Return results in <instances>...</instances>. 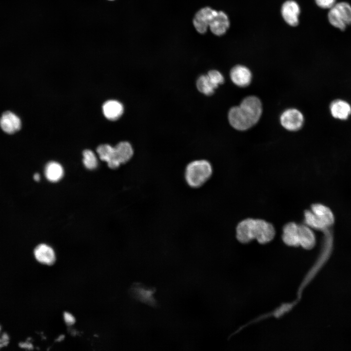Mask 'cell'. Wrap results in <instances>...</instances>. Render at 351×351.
Masks as SVG:
<instances>
[{
  "instance_id": "obj_1",
  "label": "cell",
  "mask_w": 351,
  "mask_h": 351,
  "mask_svg": "<svg viewBox=\"0 0 351 351\" xmlns=\"http://www.w3.org/2000/svg\"><path fill=\"white\" fill-rule=\"evenodd\" d=\"M261 114L262 105L260 99L252 96L243 99L239 105L231 108L228 117L233 128L244 131L256 124Z\"/></svg>"
},
{
  "instance_id": "obj_2",
  "label": "cell",
  "mask_w": 351,
  "mask_h": 351,
  "mask_svg": "<svg viewBox=\"0 0 351 351\" xmlns=\"http://www.w3.org/2000/svg\"><path fill=\"white\" fill-rule=\"evenodd\" d=\"M275 234L273 225L260 219H245L238 223L236 229V238L243 243L256 239L259 243L265 244L274 238Z\"/></svg>"
},
{
  "instance_id": "obj_3",
  "label": "cell",
  "mask_w": 351,
  "mask_h": 351,
  "mask_svg": "<svg viewBox=\"0 0 351 351\" xmlns=\"http://www.w3.org/2000/svg\"><path fill=\"white\" fill-rule=\"evenodd\" d=\"M213 167L205 159L193 160L188 164L185 169L184 178L187 184L193 188L203 185L211 177Z\"/></svg>"
},
{
  "instance_id": "obj_4",
  "label": "cell",
  "mask_w": 351,
  "mask_h": 351,
  "mask_svg": "<svg viewBox=\"0 0 351 351\" xmlns=\"http://www.w3.org/2000/svg\"><path fill=\"white\" fill-rule=\"evenodd\" d=\"M330 24L341 31L351 25V5L347 2L335 3L328 14Z\"/></svg>"
},
{
  "instance_id": "obj_5",
  "label": "cell",
  "mask_w": 351,
  "mask_h": 351,
  "mask_svg": "<svg viewBox=\"0 0 351 351\" xmlns=\"http://www.w3.org/2000/svg\"><path fill=\"white\" fill-rule=\"evenodd\" d=\"M156 291L154 287H149L140 283H135L129 292L136 300L153 308L158 307V303L154 296Z\"/></svg>"
},
{
  "instance_id": "obj_6",
  "label": "cell",
  "mask_w": 351,
  "mask_h": 351,
  "mask_svg": "<svg viewBox=\"0 0 351 351\" xmlns=\"http://www.w3.org/2000/svg\"><path fill=\"white\" fill-rule=\"evenodd\" d=\"M280 120L282 126L291 131L300 129L303 125L304 116L296 109L291 108L285 110L281 114Z\"/></svg>"
},
{
  "instance_id": "obj_7",
  "label": "cell",
  "mask_w": 351,
  "mask_h": 351,
  "mask_svg": "<svg viewBox=\"0 0 351 351\" xmlns=\"http://www.w3.org/2000/svg\"><path fill=\"white\" fill-rule=\"evenodd\" d=\"M217 11L206 7L200 9L193 19V25L196 30L200 34L205 33L209 24Z\"/></svg>"
},
{
  "instance_id": "obj_8",
  "label": "cell",
  "mask_w": 351,
  "mask_h": 351,
  "mask_svg": "<svg viewBox=\"0 0 351 351\" xmlns=\"http://www.w3.org/2000/svg\"><path fill=\"white\" fill-rule=\"evenodd\" d=\"M329 110L332 117L340 120H346L351 116V104L341 98L332 101L329 105Z\"/></svg>"
},
{
  "instance_id": "obj_9",
  "label": "cell",
  "mask_w": 351,
  "mask_h": 351,
  "mask_svg": "<svg viewBox=\"0 0 351 351\" xmlns=\"http://www.w3.org/2000/svg\"><path fill=\"white\" fill-rule=\"evenodd\" d=\"M21 126L20 118L12 112H5L0 117V127L7 134L16 133L20 130Z\"/></svg>"
},
{
  "instance_id": "obj_10",
  "label": "cell",
  "mask_w": 351,
  "mask_h": 351,
  "mask_svg": "<svg viewBox=\"0 0 351 351\" xmlns=\"http://www.w3.org/2000/svg\"><path fill=\"white\" fill-rule=\"evenodd\" d=\"M230 78L234 84L243 87L247 86L250 84L252 75L251 71L247 67L237 65L231 69Z\"/></svg>"
},
{
  "instance_id": "obj_11",
  "label": "cell",
  "mask_w": 351,
  "mask_h": 351,
  "mask_svg": "<svg viewBox=\"0 0 351 351\" xmlns=\"http://www.w3.org/2000/svg\"><path fill=\"white\" fill-rule=\"evenodd\" d=\"M300 11L298 4L292 0L285 2L281 8V14L284 20L292 26L298 25Z\"/></svg>"
},
{
  "instance_id": "obj_12",
  "label": "cell",
  "mask_w": 351,
  "mask_h": 351,
  "mask_svg": "<svg viewBox=\"0 0 351 351\" xmlns=\"http://www.w3.org/2000/svg\"><path fill=\"white\" fill-rule=\"evenodd\" d=\"M229 26L230 21L227 15L222 11H216L209 27L214 34L221 36L226 33Z\"/></svg>"
},
{
  "instance_id": "obj_13",
  "label": "cell",
  "mask_w": 351,
  "mask_h": 351,
  "mask_svg": "<svg viewBox=\"0 0 351 351\" xmlns=\"http://www.w3.org/2000/svg\"><path fill=\"white\" fill-rule=\"evenodd\" d=\"M36 259L40 263L51 265L56 260L55 254L53 249L46 244H40L34 250Z\"/></svg>"
},
{
  "instance_id": "obj_14",
  "label": "cell",
  "mask_w": 351,
  "mask_h": 351,
  "mask_svg": "<svg viewBox=\"0 0 351 351\" xmlns=\"http://www.w3.org/2000/svg\"><path fill=\"white\" fill-rule=\"evenodd\" d=\"M298 237L299 246L306 250L313 248L316 243L314 234L307 225H298Z\"/></svg>"
},
{
  "instance_id": "obj_15",
  "label": "cell",
  "mask_w": 351,
  "mask_h": 351,
  "mask_svg": "<svg viewBox=\"0 0 351 351\" xmlns=\"http://www.w3.org/2000/svg\"><path fill=\"white\" fill-rule=\"evenodd\" d=\"M312 212L329 228L334 222V216L332 210L327 206L320 204L315 203L311 207Z\"/></svg>"
},
{
  "instance_id": "obj_16",
  "label": "cell",
  "mask_w": 351,
  "mask_h": 351,
  "mask_svg": "<svg viewBox=\"0 0 351 351\" xmlns=\"http://www.w3.org/2000/svg\"><path fill=\"white\" fill-rule=\"evenodd\" d=\"M282 239L288 246H299L298 225L294 222H289L286 224L283 229Z\"/></svg>"
},
{
  "instance_id": "obj_17",
  "label": "cell",
  "mask_w": 351,
  "mask_h": 351,
  "mask_svg": "<svg viewBox=\"0 0 351 351\" xmlns=\"http://www.w3.org/2000/svg\"><path fill=\"white\" fill-rule=\"evenodd\" d=\"M97 151L99 158L106 161L109 168L116 169L120 165L116 159L114 147L108 144H101L98 146Z\"/></svg>"
},
{
  "instance_id": "obj_18",
  "label": "cell",
  "mask_w": 351,
  "mask_h": 351,
  "mask_svg": "<svg viewBox=\"0 0 351 351\" xmlns=\"http://www.w3.org/2000/svg\"><path fill=\"white\" fill-rule=\"evenodd\" d=\"M102 110L106 118L114 120L118 119L123 114V106L118 101L110 100L104 103Z\"/></svg>"
},
{
  "instance_id": "obj_19",
  "label": "cell",
  "mask_w": 351,
  "mask_h": 351,
  "mask_svg": "<svg viewBox=\"0 0 351 351\" xmlns=\"http://www.w3.org/2000/svg\"><path fill=\"white\" fill-rule=\"evenodd\" d=\"M114 149L116 159L120 164L128 162L134 154L132 146L127 141L118 143L114 147Z\"/></svg>"
},
{
  "instance_id": "obj_20",
  "label": "cell",
  "mask_w": 351,
  "mask_h": 351,
  "mask_svg": "<svg viewBox=\"0 0 351 351\" xmlns=\"http://www.w3.org/2000/svg\"><path fill=\"white\" fill-rule=\"evenodd\" d=\"M63 173L62 166L55 161L48 163L44 169L45 177L49 181L53 182L59 180L62 177Z\"/></svg>"
},
{
  "instance_id": "obj_21",
  "label": "cell",
  "mask_w": 351,
  "mask_h": 351,
  "mask_svg": "<svg viewBox=\"0 0 351 351\" xmlns=\"http://www.w3.org/2000/svg\"><path fill=\"white\" fill-rule=\"evenodd\" d=\"M196 87L198 90L205 95H212L217 88L210 81L208 76L201 75L196 81Z\"/></svg>"
},
{
  "instance_id": "obj_22",
  "label": "cell",
  "mask_w": 351,
  "mask_h": 351,
  "mask_svg": "<svg viewBox=\"0 0 351 351\" xmlns=\"http://www.w3.org/2000/svg\"><path fill=\"white\" fill-rule=\"evenodd\" d=\"M304 216L306 224L310 228L323 231L328 228L312 211H306L304 213Z\"/></svg>"
},
{
  "instance_id": "obj_23",
  "label": "cell",
  "mask_w": 351,
  "mask_h": 351,
  "mask_svg": "<svg viewBox=\"0 0 351 351\" xmlns=\"http://www.w3.org/2000/svg\"><path fill=\"white\" fill-rule=\"evenodd\" d=\"M83 163L85 167L89 169L93 170L98 165V160L94 153L90 150H85L83 152Z\"/></svg>"
},
{
  "instance_id": "obj_24",
  "label": "cell",
  "mask_w": 351,
  "mask_h": 351,
  "mask_svg": "<svg viewBox=\"0 0 351 351\" xmlns=\"http://www.w3.org/2000/svg\"><path fill=\"white\" fill-rule=\"evenodd\" d=\"M211 82L217 88L219 84L224 81V78L222 74L215 70H210L207 74Z\"/></svg>"
},
{
  "instance_id": "obj_25",
  "label": "cell",
  "mask_w": 351,
  "mask_h": 351,
  "mask_svg": "<svg viewBox=\"0 0 351 351\" xmlns=\"http://www.w3.org/2000/svg\"><path fill=\"white\" fill-rule=\"evenodd\" d=\"M336 0H315L317 5L324 9L331 8L335 3Z\"/></svg>"
},
{
  "instance_id": "obj_26",
  "label": "cell",
  "mask_w": 351,
  "mask_h": 351,
  "mask_svg": "<svg viewBox=\"0 0 351 351\" xmlns=\"http://www.w3.org/2000/svg\"><path fill=\"white\" fill-rule=\"evenodd\" d=\"M9 342V335L4 333L0 335V349L6 346Z\"/></svg>"
},
{
  "instance_id": "obj_27",
  "label": "cell",
  "mask_w": 351,
  "mask_h": 351,
  "mask_svg": "<svg viewBox=\"0 0 351 351\" xmlns=\"http://www.w3.org/2000/svg\"><path fill=\"white\" fill-rule=\"evenodd\" d=\"M63 317L65 323L68 325H73L75 322V317L72 314L68 312L64 313Z\"/></svg>"
},
{
  "instance_id": "obj_28",
  "label": "cell",
  "mask_w": 351,
  "mask_h": 351,
  "mask_svg": "<svg viewBox=\"0 0 351 351\" xmlns=\"http://www.w3.org/2000/svg\"><path fill=\"white\" fill-rule=\"evenodd\" d=\"M20 346L21 348L27 349H31L33 347L32 345L30 343L27 342L21 343H20Z\"/></svg>"
},
{
  "instance_id": "obj_29",
  "label": "cell",
  "mask_w": 351,
  "mask_h": 351,
  "mask_svg": "<svg viewBox=\"0 0 351 351\" xmlns=\"http://www.w3.org/2000/svg\"><path fill=\"white\" fill-rule=\"evenodd\" d=\"M33 177H34V179L35 181H39L40 180V175H39V174L38 173H36V174L34 175Z\"/></svg>"
},
{
  "instance_id": "obj_30",
  "label": "cell",
  "mask_w": 351,
  "mask_h": 351,
  "mask_svg": "<svg viewBox=\"0 0 351 351\" xmlns=\"http://www.w3.org/2000/svg\"><path fill=\"white\" fill-rule=\"evenodd\" d=\"M0 331H1V327L0 326Z\"/></svg>"
},
{
  "instance_id": "obj_31",
  "label": "cell",
  "mask_w": 351,
  "mask_h": 351,
  "mask_svg": "<svg viewBox=\"0 0 351 351\" xmlns=\"http://www.w3.org/2000/svg\"></svg>"
}]
</instances>
